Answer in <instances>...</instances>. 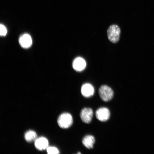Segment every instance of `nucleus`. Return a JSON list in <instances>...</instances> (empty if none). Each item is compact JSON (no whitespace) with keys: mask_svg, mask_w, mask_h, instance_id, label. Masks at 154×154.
Listing matches in <instances>:
<instances>
[{"mask_svg":"<svg viewBox=\"0 0 154 154\" xmlns=\"http://www.w3.org/2000/svg\"><path fill=\"white\" fill-rule=\"evenodd\" d=\"M48 153L50 154H57L59 153V151L58 149L54 147H49L46 149Z\"/></svg>","mask_w":154,"mask_h":154,"instance_id":"f8f14e48","label":"nucleus"},{"mask_svg":"<svg viewBox=\"0 0 154 154\" xmlns=\"http://www.w3.org/2000/svg\"><path fill=\"white\" fill-rule=\"evenodd\" d=\"M98 93L101 99L105 102L111 100L114 96V92L112 89L106 85H102L99 88Z\"/></svg>","mask_w":154,"mask_h":154,"instance_id":"7ed1b4c3","label":"nucleus"},{"mask_svg":"<svg viewBox=\"0 0 154 154\" xmlns=\"http://www.w3.org/2000/svg\"><path fill=\"white\" fill-rule=\"evenodd\" d=\"M57 123L59 126L61 128H68L72 126L73 123L72 117L69 113H63L58 117Z\"/></svg>","mask_w":154,"mask_h":154,"instance_id":"f03ea898","label":"nucleus"},{"mask_svg":"<svg viewBox=\"0 0 154 154\" xmlns=\"http://www.w3.org/2000/svg\"><path fill=\"white\" fill-rule=\"evenodd\" d=\"M93 116V112L92 108H84L82 109L80 113V119L84 123H89L91 121Z\"/></svg>","mask_w":154,"mask_h":154,"instance_id":"39448f33","label":"nucleus"},{"mask_svg":"<svg viewBox=\"0 0 154 154\" xmlns=\"http://www.w3.org/2000/svg\"><path fill=\"white\" fill-rule=\"evenodd\" d=\"M36 133L34 131L30 130L27 131L25 133L24 138L26 141L31 142L34 141L37 138Z\"/></svg>","mask_w":154,"mask_h":154,"instance_id":"9b49d317","label":"nucleus"},{"mask_svg":"<svg viewBox=\"0 0 154 154\" xmlns=\"http://www.w3.org/2000/svg\"><path fill=\"white\" fill-rule=\"evenodd\" d=\"M81 92L84 97L85 98H89L92 96L94 95V89L91 85L86 84H84L82 86Z\"/></svg>","mask_w":154,"mask_h":154,"instance_id":"6e6552de","label":"nucleus"},{"mask_svg":"<svg viewBox=\"0 0 154 154\" xmlns=\"http://www.w3.org/2000/svg\"><path fill=\"white\" fill-rule=\"evenodd\" d=\"M95 141L94 137L91 135L85 136L82 140V143L84 146L89 149L93 148Z\"/></svg>","mask_w":154,"mask_h":154,"instance_id":"1a4fd4ad","label":"nucleus"},{"mask_svg":"<svg viewBox=\"0 0 154 154\" xmlns=\"http://www.w3.org/2000/svg\"><path fill=\"white\" fill-rule=\"evenodd\" d=\"M35 141V147L39 150L42 151L46 149L48 147V141L44 137L37 138Z\"/></svg>","mask_w":154,"mask_h":154,"instance_id":"0eeeda50","label":"nucleus"},{"mask_svg":"<svg viewBox=\"0 0 154 154\" xmlns=\"http://www.w3.org/2000/svg\"><path fill=\"white\" fill-rule=\"evenodd\" d=\"M19 42L21 47L27 48L30 47L32 43L31 36L27 34H25L21 35L19 38Z\"/></svg>","mask_w":154,"mask_h":154,"instance_id":"423d86ee","label":"nucleus"},{"mask_svg":"<svg viewBox=\"0 0 154 154\" xmlns=\"http://www.w3.org/2000/svg\"><path fill=\"white\" fill-rule=\"evenodd\" d=\"M86 63L84 60L80 57L76 58L73 63L74 69L76 71H81L85 68Z\"/></svg>","mask_w":154,"mask_h":154,"instance_id":"9d476101","label":"nucleus"},{"mask_svg":"<svg viewBox=\"0 0 154 154\" xmlns=\"http://www.w3.org/2000/svg\"><path fill=\"white\" fill-rule=\"evenodd\" d=\"M7 29L3 25L1 24L0 26V34L1 36H5L7 33Z\"/></svg>","mask_w":154,"mask_h":154,"instance_id":"ddd939ff","label":"nucleus"},{"mask_svg":"<svg viewBox=\"0 0 154 154\" xmlns=\"http://www.w3.org/2000/svg\"><path fill=\"white\" fill-rule=\"evenodd\" d=\"M77 154H81V153L80 152H79L78 153H77Z\"/></svg>","mask_w":154,"mask_h":154,"instance_id":"4468645a","label":"nucleus"},{"mask_svg":"<svg viewBox=\"0 0 154 154\" xmlns=\"http://www.w3.org/2000/svg\"><path fill=\"white\" fill-rule=\"evenodd\" d=\"M97 119L101 122H105L110 118V113L108 108L102 107L97 109L95 112Z\"/></svg>","mask_w":154,"mask_h":154,"instance_id":"20e7f679","label":"nucleus"},{"mask_svg":"<svg viewBox=\"0 0 154 154\" xmlns=\"http://www.w3.org/2000/svg\"><path fill=\"white\" fill-rule=\"evenodd\" d=\"M107 33L108 38L110 42L113 43L118 42L120 37L121 30L117 25L113 24L110 26Z\"/></svg>","mask_w":154,"mask_h":154,"instance_id":"f257e3e1","label":"nucleus"}]
</instances>
